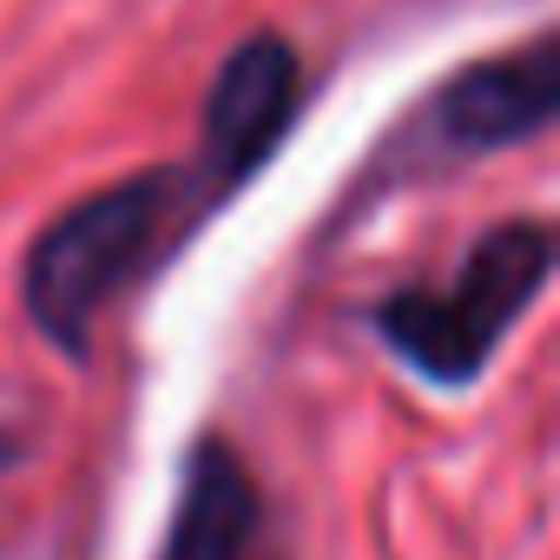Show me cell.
<instances>
[{"instance_id":"obj_2","label":"cell","mask_w":560,"mask_h":560,"mask_svg":"<svg viewBox=\"0 0 560 560\" xmlns=\"http://www.w3.org/2000/svg\"><path fill=\"white\" fill-rule=\"evenodd\" d=\"M553 277V224L508 218L488 224L442 284H396L370 304L376 343L429 389L462 396L488 376L514 324L540 304Z\"/></svg>"},{"instance_id":"obj_5","label":"cell","mask_w":560,"mask_h":560,"mask_svg":"<svg viewBox=\"0 0 560 560\" xmlns=\"http://www.w3.org/2000/svg\"><path fill=\"white\" fill-rule=\"evenodd\" d=\"M159 560H277L264 488L231 442L205 435L185 455L172 521L159 534Z\"/></svg>"},{"instance_id":"obj_4","label":"cell","mask_w":560,"mask_h":560,"mask_svg":"<svg viewBox=\"0 0 560 560\" xmlns=\"http://www.w3.org/2000/svg\"><path fill=\"white\" fill-rule=\"evenodd\" d=\"M298 106H304V60L298 47L277 34V27H257L244 34L211 86H205V113H198V178L231 205L277 152H284L291 126H298Z\"/></svg>"},{"instance_id":"obj_6","label":"cell","mask_w":560,"mask_h":560,"mask_svg":"<svg viewBox=\"0 0 560 560\" xmlns=\"http://www.w3.org/2000/svg\"><path fill=\"white\" fill-rule=\"evenodd\" d=\"M21 455H27V448H21V435H14V429H0V468H14Z\"/></svg>"},{"instance_id":"obj_1","label":"cell","mask_w":560,"mask_h":560,"mask_svg":"<svg viewBox=\"0 0 560 560\" xmlns=\"http://www.w3.org/2000/svg\"><path fill=\"white\" fill-rule=\"evenodd\" d=\"M224 211V198L198 178L191 159L145 165L132 178H113L106 191L73 198L60 218L40 224V237L21 257V311L27 324L80 363L100 337V324Z\"/></svg>"},{"instance_id":"obj_3","label":"cell","mask_w":560,"mask_h":560,"mask_svg":"<svg viewBox=\"0 0 560 560\" xmlns=\"http://www.w3.org/2000/svg\"><path fill=\"white\" fill-rule=\"evenodd\" d=\"M553 113H560V34L540 27L508 54L455 67L409 119V145L429 159H488L540 139Z\"/></svg>"}]
</instances>
